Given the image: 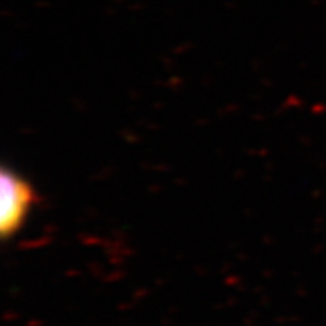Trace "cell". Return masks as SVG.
Returning <instances> with one entry per match:
<instances>
[{
  "instance_id": "obj_1",
  "label": "cell",
  "mask_w": 326,
  "mask_h": 326,
  "mask_svg": "<svg viewBox=\"0 0 326 326\" xmlns=\"http://www.w3.org/2000/svg\"><path fill=\"white\" fill-rule=\"evenodd\" d=\"M0 189H2L0 233L3 239H8L21 228L29 209L35 202V192L29 183L8 168L2 169Z\"/></svg>"
}]
</instances>
